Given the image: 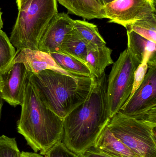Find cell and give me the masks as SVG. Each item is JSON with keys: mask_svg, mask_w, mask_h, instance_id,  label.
Returning <instances> with one entry per match:
<instances>
[{"mask_svg": "<svg viewBox=\"0 0 156 157\" xmlns=\"http://www.w3.org/2000/svg\"><path fill=\"white\" fill-rule=\"evenodd\" d=\"M141 63L126 48L114 63L107 82V102L110 118L119 112L130 97L134 74Z\"/></svg>", "mask_w": 156, "mask_h": 157, "instance_id": "cell-6", "label": "cell"}, {"mask_svg": "<svg viewBox=\"0 0 156 157\" xmlns=\"http://www.w3.org/2000/svg\"><path fill=\"white\" fill-rule=\"evenodd\" d=\"M127 48L140 62L147 58L148 66L156 64V43L132 30H127Z\"/></svg>", "mask_w": 156, "mask_h": 157, "instance_id": "cell-13", "label": "cell"}, {"mask_svg": "<svg viewBox=\"0 0 156 157\" xmlns=\"http://www.w3.org/2000/svg\"><path fill=\"white\" fill-rule=\"evenodd\" d=\"M69 13L84 19L106 18L103 7L95 0H57Z\"/></svg>", "mask_w": 156, "mask_h": 157, "instance_id": "cell-15", "label": "cell"}, {"mask_svg": "<svg viewBox=\"0 0 156 157\" xmlns=\"http://www.w3.org/2000/svg\"><path fill=\"white\" fill-rule=\"evenodd\" d=\"M103 7L110 23L127 28L137 20L156 13V5L151 0H114Z\"/></svg>", "mask_w": 156, "mask_h": 157, "instance_id": "cell-8", "label": "cell"}, {"mask_svg": "<svg viewBox=\"0 0 156 157\" xmlns=\"http://www.w3.org/2000/svg\"><path fill=\"white\" fill-rule=\"evenodd\" d=\"M95 1H96V2H98V3L100 4V5H101V4L100 1V0H95Z\"/></svg>", "mask_w": 156, "mask_h": 157, "instance_id": "cell-31", "label": "cell"}, {"mask_svg": "<svg viewBox=\"0 0 156 157\" xmlns=\"http://www.w3.org/2000/svg\"><path fill=\"white\" fill-rule=\"evenodd\" d=\"M3 106V99L0 95V119L1 118V116H2V108Z\"/></svg>", "mask_w": 156, "mask_h": 157, "instance_id": "cell-29", "label": "cell"}, {"mask_svg": "<svg viewBox=\"0 0 156 157\" xmlns=\"http://www.w3.org/2000/svg\"><path fill=\"white\" fill-rule=\"evenodd\" d=\"M58 13L57 0H28L18 10L9 38L12 45L18 51L38 50L42 35Z\"/></svg>", "mask_w": 156, "mask_h": 157, "instance_id": "cell-4", "label": "cell"}, {"mask_svg": "<svg viewBox=\"0 0 156 157\" xmlns=\"http://www.w3.org/2000/svg\"><path fill=\"white\" fill-rule=\"evenodd\" d=\"M112 52V50L106 45L99 47L89 45L85 64L93 78H100L106 68L113 64Z\"/></svg>", "mask_w": 156, "mask_h": 157, "instance_id": "cell-12", "label": "cell"}, {"mask_svg": "<svg viewBox=\"0 0 156 157\" xmlns=\"http://www.w3.org/2000/svg\"><path fill=\"white\" fill-rule=\"evenodd\" d=\"M156 43V13L136 21L126 28Z\"/></svg>", "mask_w": 156, "mask_h": 157, "instance_id": "cell-19", "label": "cell"}, {"mask_svg": "<svg viewBox=\"0 0 156 157\" xmlns=\"http://www.w3.org/2000/svg\"><path fill=\"white\" fill-rule=\"evenodd\" d=\"M27 78L42 102L62 119L85 101L96 80L93 77L69 76L51 70L37 74L28 72Z\"/></svg>", "mask_w": 156, "mask_h": 157, "instance_id": "cell-3", "label": "cell"}, {"mask_svg": "<svg viewBox=\"0 0 156 157\" xmlns=\"http://www.w3.org/2000/svg\"><path fill=\"white\" fill-rule=\"evenodd\" d=\"M114 0H100V1L101 4L103 6H104L105 5L109 3L112 2Z\"/></svg>", "mask_w": 156, "mask_h": 157, "instance_id": "cell-27", "label": "cell"}, {"mask_svg": "<svg viewBox=\"0 0 156 157\" xmlns=\"http://www.w3.org/2000/svg\"><path fill=\"white\" fill-rule=\"evenodd\" d=\"M21 106L17 132L35 153L46 155L52 147L61 141L63 119L42 102L27 78Z\"/></svg>", "mask_w": 156, "mask_h": 157, "instance_id": "cell-2", "label": "cell"}, {"mask_svg": "<svg viewBox=\"0 0 156 157\" xmlns=\"http://www.w3.org/2000/svg\"><path fill=\"white\" fill-rule=\"evenodd\" d=\"M151 1H152L155 5L156 4V0H151Z\"/></svg>", "mask_w": 156, "mask_h": 157, "instance_id": "cell-32", "label": "cell"}, {"mask_svg": "<svg viewBox=\"0 0 156 157\" xmlns=\"http://www.w3.org/2000/svg\"><path fill=\"white\" fill-rule=\"evenodd\" d=\"M78 157H79V156H78Z\"/></svg>", "mask_w": 156, "mask_h": 157, "instance_id": "cell-33", "label": "cell"}, {"mask_svg": "<svg viewBox=\"0 0 156 157\" xmlns=\"http://www.w3.org/2000/svg\"><path fill=\"white\" fill-rule=\"evenodd\" d=\"M73 28L88 45L98 47L106 45L96 25L84 20H74Z\"/></svg>", "mask_w": 156, "mask_h": 157, "instance_id": "cell-18", "label": "cell"}, {"mask_svg": "<svg viewBox=\"0 0 156 157\" xmlns=\"http://www.w3.org/2000/svg\"><path fill=\"white\" fill-rule=\"evenodd\" d=\"M105 73L96 79L88 98L63 119L61 142L78 156L95 145L109 123Z\"/></svg>", "mask_w": 156, "mask_h": 157, "instance_id": "cell-1", "label": "cell"}, {"mask_svg": "<svg viewBox=\"0 0 156 157\" xmlns=\"http://www.w3.org/2000/svg\"><path fill=\"white\" fill-rule=\"evenodd\" d=\"M148 67L143 83L119 112L156 127V64Z\"/></svg>", "mask_w": 156, "mask_h": 157, "instance_id": "cell-7", "label": "cell"}, {"mask_svg": "<svg viewBox=\"0 0 156 157\" xmlns=\"http://www.w3.org/2000/svg\"><path fill=\"white\" fill-rule=\"evenodd\" d=\"M49 54L57 64L66 71L78 76L93 77L86 64L76 58L60 52Z\"/></svg>", "mask_w": 156, "mask_h": 157, "instance_id": "cell-17", "label": "cell"}, {"mask_svg": "<svg viewBox=\"0 0 156 157\" xmlns=\"http://www.w3.org/2000/svg\"><path fill=\"white\" fill-rule=\"evenodd\" d=\"M93 147L112 157H138L114 135L107 125L100 135Z\"/></svg>", "mask_w": 156, "mask_h": 157, "instance_id": "cell-14", "label": "cell"}, {"mask_svg": "<svg viewBox=\"0 0 156 157\" xmlns=\"http://www.w3.org/2000/svg\"><path fill=\"white\" fill-rule=\"evenodd\" d=\"M88 46L73 28L65 36L60 52L74 57L85 63Z\"/></svg>", "mask_w": 156, "mask_h": 157, "instance_id": "cell-16", "label": "cell"}, {"mask_svg": "<svg viewBox=\"0 0 156 157\" xmlns=\"http://www.w3.org/2000/svg\"><path fill=\"white\" fill-rule=\"evenodd\" d=\"M20 157H43L41 155L31 152H21Z\"/></svg>", "mask_w": 156, "mask_h": 157, "instance_id": "cell-25", "label": "cell"}, {"mask_svg": "<svg viewBox=\"0 0 156 157\" xmlns=\"http://www.w3.org/2000/svg\"><path fill=\"white\" fill-rule=\"evenodd\" d=\"M46 156L47 157H78L70 150L61 141L52 147Z\"/></svg>", "mask_w": 156, "mask_h": 157, "instance_id": "cell-23", "label": "cell"}, {"mask_svg": "<svg viewBox=\"0 0 156 157\" xmlns=\"http://www.w3.org/2000/svg\"><path fill=\"white\" fill-rule=\"evenodd\" d=\"M2 75L0 72V90L2 89Z\"/></svg>", "mask_w": 156, "mask_h": 157, "instance_id": "cell-30", "label": "cell"}, {"mask_svg": "<svg viewBox=\"0 0 156 157\" xmlns=\"http://www.w3.org/2000/svg\"><path fill=\"white\" fill-rule=\"evenodd\" d=\"M1 75L2 86L0 95L2 99L13 107L22 105L28 75L25 66L22 63L13 61Z\"/></svg>", "mask_w": 156, "mask_h": 157, "instance_id": "cell-9", "label": "cell"}, {"mask_svg": "<svg viewBox=\"0 0 156 157\" xmlns=\"http://www.w3.org/2000/svg\"><path fill=\"white\" fill-rule=\"evenodd\" d=\"M17 53L6 34L0 30V72H2L12 63Z\"/></svg>", "mask_w": 156, "mask_h": 157, "instance_id": "cell-20", "label": "cell"}, {"mask_svg": "<svg viewBox=\"0 0 156 157\" xmlns=\"http://www.w3.org/2000/svg\"><path fill=\"white\" fill-rule=\"evenodd\" d=\"M74 20L66 13H58L49 22L39 42L38 50L47 53L60 52L66 35L73 29Z\"/></svg>", "mask_w": 156, "mask_h": 157, "instance_id": "cell-10", "label": "cell"}, {"mask_svg": "<svg viewBox=\"0 0 156 157\" xmlns=\"http://www.w3.org/2000/svg\"><path fill=\"white\" fill-rule=\"evenodd\" d=\"M80 157H112L106 155L104 153L99 151L94 147H91L88 149L82 155L79 156Z\"/></svg>", "mask_w": 156, "mask_h": 157, "instance_id": "cell-24", "label": "cell"}, {"mask_svg": "<svg viewBox=\"0 0 156 157\" xmlns=\"http://www.w3.org/2000/svg\"><path fill=\"white\" fill-rule=\"evenodd\" d=\"M107 127L138 157H156V128L118 112Z\"/></svg>", "mask_w": 156, "mask_h": 157, "instance_id": "cell-5", "label": "cell"}, {"mask_svg": "<svg viewBox=\"0 0 156 157\" xmlns=\"http://www.w3.org/2000/svg\"><path fill=\"white\" fill-rule=\"evenodd\" d=\"M2 13L1 11V9L0 8V30H2L3 25L2 20Z\"/></svg>", "mask_w": 156, "mask_h": 157, "instance_id": "cell-28", "label": "cell"}, {"mask_svg": "<svg viewBox=\"0 0 156 157\" xmlns=\"http://www.w3.org/2000/svg\"><path fill=\"white\" fill-rule=\"evenodd\" d=\"M13 62L24 63L27 71L37 74L45 70H51L71 76H81L70 73L60 68L49 53L39 50L24 49L18 51Z\"/></svg>", "mask_w": 156, "mask_h": 157, "instance_id": "cell-11", "label": "cell"}, {"mask_svg": "<svg viewBox=\"0 0 156 157\" xmlns=\"http://www.w3.org/2000/svg\"><path fill=\"white\" fill-rule=\"evenodd\" d=\"M21 152L15 138L0 136V157H20Z\"/></svg>", "mask_w": 156, "mask_h": 157, "instance_id": "cell-21", "label": "cell"}, {"mask_svg": "<svg viewBox=\"0 0 156 157\" xmlns=\"http://www.w3.org/2000/svg\"><path fill=\"white\" fill-rule=\"evenodd\" d=\"M148 65H147V58L144 59L143 61L137 67L134 74L133 83L132 89L130 97L128 99L130 98L134 94L135 91L140 86L144 79L147 70H148Z\"/></svg>", "mask_w": 156, "mask_h": 157, "instance_id": "cell-22", "label": "cell"}, {"mask_svg": "<svg viewBox=\"0 0 156 157\" xmlns=\"http://www.w3.org/2000/svg\"><path fill=\"white\" fill-rule=\"evenodd\" d=\"M28 0H16V5L18 10Z\"/></svg>", "mask_w": 156, "mask_h": 157, "instance_id": "cell-26", "label": "cell"}]
</instances>
